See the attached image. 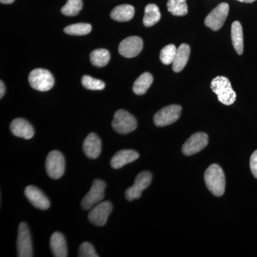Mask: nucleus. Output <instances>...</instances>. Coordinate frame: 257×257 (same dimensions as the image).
I'll return each instance as SVG.
<instances>
[{
    "mask_svg": "<svg viewBox=\"0 0 257 257\" xmlns=\"http://www.w3.org/2000/svg\"><path fill=\"white\" fill-rule=\"evenodd\" d=\"M204 180L208 189L216 197H221L225 192L226 179L220 166L211 165L204 174Z\"/></svg>",
    "mask_w": 257,
    "mask_h": 257,
    "instance_id": "f257e3e1",
    "label": "nucleus"
},
{
    "mask_svg": "<svg viewBox=\"0 0 257 257\" xmlns=\"http://www.w3.org/2000/svg\"><path fill=\"white\" fill-rule=\"evenodd\" d=\"M211 88L223 104L229 106L234 104L236 94L231 87L229 79L224 76H218L211 81Z\"/></svg>",
    "mask_w": 257,
    "mask_h": 257,
    "instance_id": "f03ea898",
    "label": "nucleus"
},
{
    "mask_svg": "<svg viewBox=\"0 0 257 257\" xmlns=\"http://www.w3.org/2000/svg\"><path fill=\"white\" fill-rule=\"evenodd\" d=\"M28 79L30 86L40 92H47L55 84L53 75L45 69H34L30 72Z\"/></svg>",
    "mask_w": 257,
    "mask_h": 257,
    "instance_id": "7ed1b4c3",
    "label": "nucleus"
},
{
    "mask_svg": "<svg viewBox=\"0 0 257 257\" xmlns=\"http://www.w3.org/2000/svg\"><path fill=\"white\" fill-rule=\"evenodd\" d=\"M111 125L116 133L126 135L136 130L138 121L136 118L127 111L119 109L114 113Z\"/></svg>",
    "mask_w": 257,
    "mask_h": 257,
    "instance_id": "20e7f679",
    "label": "nucleus"
},
{
    "mask_svg": "<svg viewBox=\"0 0 257 257\" xmlns=\"http://www.w3.org/2000/svg\"><path fill=\"white\" fill-rule=\"evenodd\" d=\"M106 184L101 179H95L89 192L84 196L82 201V207L84 210L92 209L100 203L105 195Z\"/></svg>",
    "mask_w": 257,
    "mask_h": 257,
    "instance_id": "39448f33",
    "label": "nucleus"
},
{
    "mask_svg": "<svg viewBox=\"0 0 257 257\" xmlns=\"http://www.w3.org/2000/svg\"><path fill=\"white\" fill-rule=\"evenodd\" d=\"M45 167L50 178L58 179L63 176L65 170V161L62 154L59 151H52L47 155Z\"/></svg>",
    "mask_w": 257,
    "mask_h": 257,
    "instance_id": "423d86ee",
    "label": "nucleus"
},
{
    "mask_svg": "<svg viewBox=\"0 0 257 257\" xmlns=\"http://www.w3.org/2000/svg\"><path fill=\"white\" fill-rule=\"evenodd\" d=\"M17 248L19 257L33 256L31 234L26 223L19 225Z\"/></svg>",
    "mask_w": 257,
    "mask_h": 257,
    "instance_id": "0eeeda50",
    "label": "nucleus"
},
{
    "mask_svg": "<svg viewBox=\"0 0 257 257\" xmlns=\"http://www.w3.org/2000/svg\"><path fill=\"white\" fill-rule=\"evenodd\" d=\"M229 10V7L227 3H223L217 5L205 18L204 24L206 26L214 31L220 30L227 18Z\"/></svg>",
    "mask_w": 257,
    "mask_h": 257,
    "instance_id": "6e6552de",
    "label": "nucleus"
},
{
    "mask_svg": "<svg viewBox=\"0 0 257 257\" xmlns=\"http://www.w3.org/2000/svg\"><path fill=\"white\" fill-rule=\"evenodd\" d=\"M182 106L177 104L167 106L157 111L154 116V122L157 126H168L175 123L180 117Z\"/></svg>",
    "mask_w": 257,
    "mask_h": 257,
    "instance_id": "1a4fd4ad",
    "label": "nucleus"
},
{
    "mask_svg": "<svg viewBox=\"0 0 257 257\" xmlns=\"http://www.w3.org/2000/svg\"><path fill=\"white\" fill-rule=\"evenodd\" d=\"M152 179V174L150 172H143L137 176L133 186L128 188L125 192V197L128 201L139 199L142 193L151 184Z\"/></svg>",
    "mask_w": 257,
    "mask_h": 257,
    "instance_id": "9d476101",
    "label": "nucleus"
},
{
    "mask_svg": "<svg viewBox=\"0 0 257 257\" xmlns=\"http://www.w3.org/2000/svg\"><path fill=\"white\" fill-rule=\"evenodd\" d=\"M111 211L112 205L109 201L99 203L90 209L88 219L95 226H103L106 224Z\"/></svg>",
    "mask_w": 257,
    "mask_h": 257,
    "instance_id": "9b49d317",
    "label": "nucleus"
},
{
    "mask_svg": "<svg viewBox=\"0 0 257 257\" xmlns=\"http://www.w3.org/2000/svg\"><path fill=\"white\" fill-rule=\"evenodd\" d=\"M209 143V138L206 133H197L194 134L186 141L182 146V152L187 156L195 155L202 151Z\"/></svg>",
    "mask_w": 257,
    "mask_h": 257,
    "instance_id": "f8f14e48",
    "label": "nucleus"
},
{
    "mask_svg": "<svg viewBox=\"0 0 257 257\" xmlns=\"http://www.w3.org/2000/svg\"><path fill=\"white\" fill-rule=\"evenodd\" d=\"M143 48V42L140 37H128L120 42L119 52L126 58H133L140 55Z\"/></svg>",
    "mask_w": 257,
    "mask_h": 257,
    "instance_id": "ddd939ff",
    "label": "nucleus"
},
{
    "mask_svg": "<svg viewBox=\"0 0 257 257\" xmlns=\"http://www.w3.org/2000/svg\"><path fill=\"white\" fill-rule=\"evenodd\" d=\"M25 194L34 207L42 210H46L50 207V202L47 196L35 186L26 187Z\"/></svg>",
    "mask_w": 257,
    "mask_h": 257,
    "instance_id": "4468645a",
    "label": "nucleus"
},
{
    "mask_svg": "<svg viewBox=\"0 0 257 257\" xmlns=\"http://www.w3.org/2000/svg\"><path fill=\"white\" fill-rule=\"evenodd\" d=\"M10 130L15 136L18 138L30 140L34 137L35 130L27 120L18 118L12 121Z\"/></svg>",
    "mask_w": 257,
    "mask_h": 257,
    "instance_id": "2eb2a0df",
    "label": "nucleus"
},
{
    "mask_svg": "<svg viewBox=\"0 0 257 257\" xmlns=\"http://www.w3.org/2000/svg\"><path fill=\"white\" fill-rule=\"evenodd\" d=\"M83 150L88 158L92 160L97 158L100 155L101 151L100 138L95 133L88 135L83 143Z\"/></svg>",
    "mask_w": 257,
    "mask_h": 257,
    "instance_id": "dca6fc26",
    "label": "nucleus"
},
{
    "mask_svg": "<svg viewBox=\"0 0 257 257\" xmlns=\"http://www.w3.org/2000/svg\"><path fill=\"white\" fill-rule=\"evenodd\" d=\"M140 157L138 152L131 150H124L116 152L111 158V167L115 170L121 168L124 166L136 161Z\"/></svg>",
    "mask_w": 257,
    "mask_h": 257,
    "instance_id": "f3484780",
    "label": "nucleus"
},
{
    "mask_svg": "<svg viewBox=\"0 0 257 257\" xmlns=\"http://www.w3.org/2000/svg\"><path fill=\"white\" fill-rule=\"evenodd\" d=\"M50 248L54 256H67V243L63 234L55 232L51 236Z\"/></svg>",
    "mask_w": 257,
    "mask_h": 257,
    "instance_id": "a211bd4d",
    "label": "nucleus"
},
{
    "mask_svg": "<svg viewBox=\"0 0 257 257\" xmlns=\"http://www.w3.org/2000/svg\"><path fill=\"white\" fill-rule=\"evenodd\" d=\"M190 55V47L187 44H182L177 48L175 60L172 63V69L175 72H180L188 62Z\"/></svg>",
    "mask_w": 257,
    "mask_h": 257,
    "instance_id": "6ab92c4d",
    "label": "nucleus"
},
{
    "mask_svg": "<svg viewBox=\"0 0 257 257\" xmlns=\"http://www.w3.org/2000/svg\"><path fill=\"white\" fill-rule=\"evenodd\" d=\"M135 15V8L130 5H121L116 7L111 12V19L117 22H128Z\"/></svg>",
    "mask_w": 257,
    "mask_h": 257,
    "instance_id": "aec40b11",
    "label": "nucleus"
},
{
    "mask_svg": "<svg viewBox=\"0 0 257 257\" xmlns=\"http://www.w3.org/2000/svg\"><path fill=\"white\" fill-rule=\"evenodd\" d=\"M231 40L236 53L242 55L243 51V29L239 21H235L231 25Z\"/></svg>",
    "mask_w": 257,
    "mask_h": 257,
    "instance_id": "412c9836",
    "label": "nucleus"
},
{
    "mask_svg": "<svg viewBox=\"0 0 257 257\" xmlns=\"http://www.w3.org/2000/svg\"><path fill=\"white\" fill-rule=\"evenodd\" d=\"M153 82V77L149 72H145L136 79L133 84V92L138 95H143L147 92Z\"/></svg>",
    "mask_w": 257,
    "mask_h": 257,
    "instance_id": "4be33fe9",
    "label": "nucleus"
},
{
    "mask_svg": "<svg viewBox=\"0 0 257 257\" xmlns=\"http://www.w3.org/2000/svg\"><path fill=\"white\" fill-rule=\"evenodd\" d=\"M161 19V13L158 6L155 4L147 5L145 10L143 24L147 28L154 26Z\"/></svg>",
    "mask_w": 257,
    "mask_h": 257,
    "instance_id": "5701e85b",
    "label": "nucleus"
},
{
    "mask_svg": "<svg viewBox=\"0 0 257 257\" xmlns=\"http://www.w3.org/2000/svg\"><path fill=\"white\" fill-rule=\"evenodd\" d=\"M110 60V53L105 49H97L92 51L90 54V61L93 65L102 67L109 63Z\"/></svg>",
    "mask_w": 257,
    "mask_h": 257,
    "instance_id": "b1692460",
    "label": "nucleus"
},
{
    "mask_svg": "<svg viewBox=\"0 0 257 257\" xmlns=\"http://www.w3.org/2000/svg\"><path fill=\"white\" fill-rule=\"evenodd\" d=\"M167 9L175 16H184L188 13L187 0H168Z\"/></svg>",
    "mask_w": 257,
    "mask_h": 257,
    "instance_id": "393cba45",
    "label": "nucleus"
},
{
    "mask_svg": "<svg viewBox=\"0 0 257 257\" xmlns=\"http://www.w3.org/2000/svg\"><path fill=\"white\" fill-rule=\"evenodd\" d=\"M92 30V26L87 23H77L69 25L64 28V32L69 35L82 36L89 34Z\"/></svg>",
    "mask_w": 257,
    "mask_h": 257,
    "instance_id": "a878e982",
    "label": "nucleus"
},
{
    "mask_svg": "<svg viewBox=\"0 0 257 257\" xmlns=\"http://www.w3.org/2000/svg\"><path fill=\"white\" fill-rule=\"evenodd\" d=\"M82 0H67V3L62 8L61 12L66 16H76L82 10Z\"/></svg>",
    "mask_w": 257,
    "mask_h": 257,
    "instance_id": "bb28decb",
    "label": "nucleus"
},
{
    "mask_svg": "<svg viewBox=\"0 0 257 257\" xmlns=\"http://www.w3.org/2000/svg\"><path fill=\"white\" fill-rule=\"evenodd\" d=\"M177 48L175 45H167L162 48L160 52V60L165 65H169L173 63L175 60L176 53H177Z\"/></svg>",
    "mask_w": 257,
    "mask_h": 257,
    "instance_id": "cd10ccee",
    "label": "nucleus"
},
{
    "mask_svg": "<svg viewBox=\"0 0 257 257\" xmlns=\"http://www.w3.org/2000/svg\"><path fill=\"white\" fill-rule=\"evenodd\" d=\"M82 84L83 87L89 90H102L105 88V83L88 75L83 76Z\"/></svg>",
    "mask_w": 257,
    "mask_h": 257,
    "instance_id": "c85d7f7f",
    "label": "nucleus"
},
{
    "mask_svg": "<svg viewBox=\"0 0 257 257\" xmlns=\"http://www.w3.org/2000/svg\"><path fill=\"white\" fill-rule=\"evenodd\" d=\"M79 256L80 257H98L95 248L89 242H84L80 245L79 248Z\"/></svg>",
    "mask_w": 257,
    "mask_h": 257,
    "instance_id": "c756f323",
    "label": "nucleus"
},
{
    "mask_svg": "<svg viewBox=\"0 0 257 257\" xmlns=\"http://www.w3.org/2000/svg\"><path fill=\"white\" fill-rule=\"evenodd\" d=\"M250 168L253 175L257 179V150L253 152L250 158Z\"/></svg>",
    "mask_w": 257,
    "mask_h": 257,
    "instance_id": "7c9ffc66",
    "label": "nucleus"
},
{
    "mask_svg": "<svg viewBox=\"0 0 257 257\" xmlns=\"http://www.w3.org/2000/svg\"><path fill=\"white\" fill-rule=\"evenodd\" d=\"M5 86L3 81L0 82V97L3 98L5 95Z\"/></svg>",
    "mask_w": 257,
    "mask_h": 257,
    "instance_id": "2f4dec72",
    "label": "nucleus"
},
{
    "mask_svg": "<svg viewBox=\"0 0 257 257\" xmlns=\"http://www.w3.org/2000/svg\"><path fill=\"white\" fill-rule=\"evenodd\" d=\"M15 0H0L2 4H12V3H14Z\"/></svg>",
    "mask_w": 257,
    "mask_h": 257,
    "instance_id": "473e14b6",
    "label": "nucleus"
},
{
    "mask_svg": "<svg viewBox=\"0 0 257 257\" xmlns=\"http://www.w3.org/2000/svg\"><path fill=\"white\" fill-rule=\"evenodd\" d=\"M237 1L243 3H252L253 2L256 1V0H237Z\"/></svg>",
    "mask_w": 257,
    "mask_h": 257,
    "instance_id": "72a5a7b5",
    "label": "nucleus"
}]
</instances>
